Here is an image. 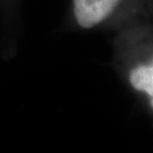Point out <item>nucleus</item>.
Wrapping results in <instances>:
<instances>
[{
    "instance_id": "f03ea898",
    "label": "nucleus",
    "mask_w": 153,
    "mask_h": 153,
    "mask_svg": "<svg viewBox=\"0 0 153 153\" xmlns=\"http://www.w3.org/2000/svg\"><path fill=\"white\" fill-rule=\"evenodd\" d=\"M129 82L135 90L148 94L153 108V60L149 65L135 67L129 74Z\"/></svg>"
},
{
    "instance_id": "f257e3e1",
    "label": "nucleus",
    "mask_w": 153,
    "mask_h": 153,
    "mask_svg": "<svg viewBox=\"0 0 153 153\" xmlns=\"http://www.w3.org/2000/svg\"><path fill=\"white\" fill-rule=\"evenodd\" d=\"M120 0H74V15L83 28H91L114 13Z\"/></svg>"
}]
</instances>
